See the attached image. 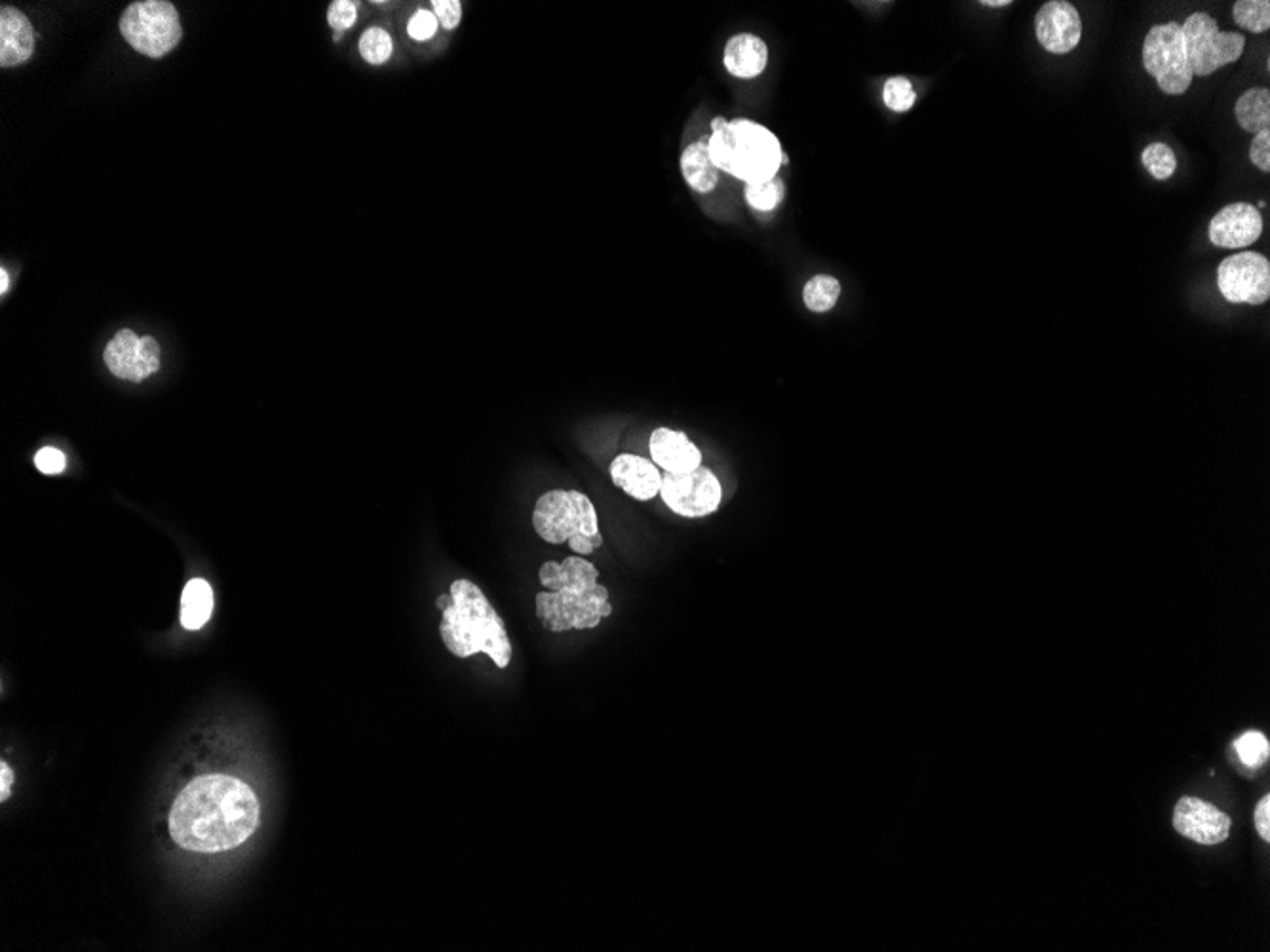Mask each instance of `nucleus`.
I'll use <instances>...</instances> for the list:
<instances>
[{
    "label": "nucleus",
    "instance_id": "1",
    "mask_svg": "<svg viewBox=\"0 0 1270 952\" xmlns=\"http://www.w3.org/2000/svg\"><path fill=\"white\" fill-rule=\"evenodd\" d=\"M259 813L258 796L248 784L230 775H202L171 806L169 834L190 852H227L255 833Z\"/></svg>",
    "mask_w": 1270,
    "mask_h": 952
},
{
    "label": "nucleus",
    "instance_id": "2",
    "mask_svg": "<svg viewBox=\"0 0 1270 952\" xmlns=\"http://www.w3.org/2000/svg\"><path fill=\"white\" fill-rule=\"evenodd\" d=\"M538 576L545 592L536 596V618L545 629L554 634L592 629L613 615L609 592L599 584L596 566L585 557H567L561 563L548 561Z\"/></svg>",
    "mask_w": 1270,
    "mask_h": 952
},
{
    "label": "nucleus",
    "instance_id": "3",
    "mask_svg": "<svg viewBox=\"0 0 1270 952\" xmlns=\"http://www.w3.org/2000/svg\"><path fill=\"white\" fill-rule=\"evenodd\" d=\"M436 605L444 613L439 635L451 655L472 658L484 653L498 669L508 667L512 643L507 625L474 582L465 578L455 580L449 594L439 597Z\"/></svg>",
    "mask_w": 1270,
    "mask_h": 952
},
{
    "label": "nucleus",
    "instance_id": "4",
    "mask_svg": "<svg viewBox=\"0 0 1270 952\" xmlns=\"http://www.w3.org/2000/svg\"><path fill=\"white\" fill-rule=\"evenodd\" d=\"M715 168L747 183L775 179L782 166V145L775 133L754 120H731L708 140Z\"/></svg>",
    "mask_w": 1270,
    "mask_h": 952
},
{
    "label": "nucleus",
    "instance_id": "5",
    "mask_svg": "<svg viewBox=\"0 0 1270 952\" xmlns=\"http://www.w3.org/2000/svg\"><path fill=\"white\" fill-rule=\"evenodd\" d=\"M533 526L548 544L567 542L580 556H590L603 544L596 508L578 491L557 489L540 496L533 512Z\"/></svg>",
    "mask_w": 1270,
    "mask_h": 952
},
{
    "label": "nucleus",
    "instance_id": "6",
    "mask_svg": "<svg viewBox=\"0 0 1270 952\" xmlns=\"http://www.w3.org/2000/svg\"><path fill=\"white\" fill-rule=\"evenodd\" d=\"M120 33L134 50L159 60L181 42L183 27L171 2L145 0L131 2L124 11Z\"/></svg>",
    "mask_w": 1270,
    "mask_h": 952
},
{
    "label": "nucleus",
    "instance_id": "7",
    "mask_svg": "<svg viewBox=\"0 0 1270 952\" xmlns=\"http://www.w3.org/2000/svg\"><path fill=\"white\" fill-rule=\"evenodd\" d=\"M1182 33L1192 75L1199 77H1208L1241 60L1246 48L1244 35L1223 33L1217 21L1204 12H1196L1183 21Z\"/></svg>",
    "mask_w": 1270,
    "mask_h": 952
},
{
    "label": "nucleus",
    "instance_id": "8",
    "mask_svg": "<svg viewBox=\"0 0 1270 952\" xmlns=\"http://www.w3.org/2000/svg\"><path fill=\"white\" fill-rule=\"evenodd\" d=\"M1143 65L1168 96H1183L1191 88L1192 69L1187 60L1182 25L1168 21L1154 25L1143 44Z\"/></svg>",
    "mask_w": 1270,
    "mask_h": 952
},
{
    "label": "nucleus",
    "instance_id": "9",
    "mask_svg": "<svg viewBox=\"0 0 1270 952\" xmlns=\"http://www.w3.org/2000/svg\"><path fill=\"white\" fill-rule=\"evenodd\" d=\"M660 496L665 506L677 516L687 519L712 516L723 498V489L712 470L700 467L689 474H668L662 476Z\"/></svg>",
    "mask_w": 1270,
    "mask_h": 952
},
{
    "label": "nucleus",
    "instance_id": "10",
    "mask_svg": "<svg viewBox=\"0 0 1270 952\" xmlns=\"http://www.w3.org/2000/svg\"><path fill=\"white\" fill-rule=\"evenodd\" d=\"M1221 295L1234 305H1263L1270 298L1269 258L1257 251H1242L1217 268Z\"/></svg>",
    "mask_w": 1270,
    "mask_h": 952
},
{
    "label": "nucleus",
    "instance_id": "11",
    "mask_svg": "<svg viewBox=\"0 0 1270 952\" xmlns=\"http://www.w3.org/2000/svg\"><path fill=\"white\" fill-rule=\"evenodd\" d=\"M105 364L115 377L141 382L160 369V347L152 337L140 338L122 329L105 348Z\"/></svg>",
    "mask_w": 1270,
    "mask_h": 952
},
{
    "label": "nucleus",
    "instance_id": "12",
    "mask_svg": "<svg viewBox=\"0 0 1270 952\" xmlns=\"http://www.w3.org/2000/svg\"><path fill=\"white\" fill-rule=\"evenodd\" d=\"M1173 829L1202 846L1225 843L1231 834L1232 820L1217 806L1196 796H1183L1173 808Z\"/></svg>",
    "mask_w": 1270,
    "mask_h": 952
},
{
    "label": "nucleus",
    "instance_id": "13",
    "mask_svg": "<svg viewBox=\"0 0 1270 952\" xmlns=\"http://www.w3.org/2000/svg\"><path fill=\"white\" fill-rule=\"evenodd\" d=\"M1035 30L1044 50L1060 56L1069 54L1081 42V14L1065 0L1046 2L1035 16Z\"/></svg>",
    "mask_w": 1270,
    "mask_h": 952
},
{
    "label": "nucleus",
    "instance_id": "14",
    "mask_svg": "<svg viewBox=\"0 0 1270 952\" xmlns=\"http://www.w3.org/2000/svg\"><path fill=\"white\" fill-rule=\"evenodd\" d=\"M1263 218L1259 209L1246 202L1229 204L1210 221V240L1223 249L1250 248L1261 239Z\"/></svg>",
    "mask_w": 1270,
    "mask_h": 952
},
{
    "label": "nucleus",
    "instance_id": "15",
    "mask_svg": "<svg viewBox=\"0 0 1270 952\" xmlns=\"http://www.w3.org/2000/svg\"><path fill=\"white\" fill-rule=\"evenodd\" d=\"M651 460L668 474H689L702 467L700 449L687 437L685 432L672 428H656L649 439Z\"/></svg>",
    "mask_w": 1270,
    "mask_h": 952
},
{
    "label": "nucleus",
    "instance_id": "16",
    "mask_svg": "<svg viewBox=\"0 0 1270 952\" xmlns=\"http://www.w3.org/2000/svg\"><path fill=\"white\" fill-rule=\"evenodd\" d=\"M611 479L626 495L635 500H651L660 495L662 476L655 462L639 455H618L611 462Z\"/></svg>",
    "mask_w": 1270,
    "mask_h": 952
},
{
    "label": "nucleus",
    "instance_id": "17",
    "mask_svg": "<svg viewBox=\"0 0 1270 952\" xmlns=\"http://www.w3.org/2000/svg\"><path fill=\"white\" fill-rule=\"evenodd\" d=\"M35 50V30L27 16L18 8L2 6L0 12V65L16 67L30 60Z\"/></svg>",
    "mask_w": 1270,
    "mask_h": 952
},
{
    "label": "nucleus",
    "instance_id": "18",
    "mask_svg": "<svg viewBox=\"0 0 1270 952\" xmlns=\"http://www.w3.org/2000/svg\"><path fill=\"white\" fill-rule=\"evenodd\" d=\"M769 61V48L763 40L750 33L735 35L724 46L723 63L736 79H755L763 73Z\"/></svg>",
    "mask_w": 1270,
    "mask_h": 952
},
{
    "label": "nucleus",
    "instance_id": "19",
    "mask_svg": "<svg viewBox=\"0 0 1270 952\" xmlns=\"http://www.w3.org/2000/svg\"><path fill=\"white\" fill-rule=\"evenodd\" d=\"M708 140H710V136L691 143L679 159V166H681V173L685 178L687 185L698 194L712 192L719 183V169L715 168L714 160L710 157Z\"/></svg>",
    "mask_w": 1270,
    "mask_h": 952
},
{
    "label": "nucleus",
    "instance_id": "20",
    "mask_svg": "<svg viewBox=\"0 0 1270 952\" xmlns=\"http://www.w3.org/2000/svg\"><path fill=\"white\" fill-rule=\"evenodd\" d=\"M211 610H213L211 585L202 578L190 580L181 596V624L183 627L189 632H197L202 625H206Z\"/></svg>",
    "mask_w": 1270,
    "mask_h": 952
},
{
    "label": "nucleus",
    "instance_id": "21",
    "mask_svg": "<svg viewBox=\"0 0 1270 952\" xmlns=\"http://www.w3.org/2000/svg\"><path fill=\"white\" fill-rule=\"evenodd\" d=\"M1234 115L1244 131L1257 136L1270 129V89L1250 88L1244 91L1236 101Z\"/></svg>",
    "mask_w": 1270,
    "mask_h": 952
},
{
    "label": "nucleus",
    "instance_id": "22",
    "mask_svg": "<svg viewBox=\"0 0 1270 952\" xmlns=\"http://www.w3.org/2000/svg\"><path fill=\"white\" fill-rule=\"evenodd\" d=\"M841 295V284L834 276H814L803 289L804 305L813 312H827L837 305Z\"/></svg>",
    "mask_w": 1270,
    "mask_h": 952
},
{
    "label": "nucleus",
    "instance_id": "23",
    "mask_svg": "<svg viewBox=\"0 0 1270 952\" xmlns=\"http://www.w3.org/2000/svg\"><path fill=\"white\" fill-rule=\"evenodd\" d=\"M1232 18L1242 29L1255 35L1270 29L1269 0H1238L1232 4Z\"/></svg>",
    "mask_w": 1270,
    "mask_h": 952
},
{
    "label": "nucleus",
    "instance_id": "24",
    "mask_svg": "<svg viewBox=\"0 0 1270 952\" xmlns=\"http://www.w3.org/2000/svg\"><path fill=\"white\" fill-rule=\"evenodd\" d=\"M357 50L364 60L368 61L369 65H383L392 58L394 51V40L392 35L383 27H369L362 33L360 42H357Z\"/></svg>",
    "mask_w": 1270,
    "mask_h": 952
},
{
    "label": "nucleus",
    "instance_id": "25",
    "mask_svg": "<svg viewBox=\"0 0 1270 952\" xmlns=\"http://www.w3.org/2000/svg\"><path fill=\"white\" fill-rule=\"evenodd\" d=\"M1232 751L1238 757L1244 766L1248 768H1261L1263 764L1269 761L1270 744L1267 736L1257 730H1250L1238 736L1232 742Z\"/></svg>",
    "mask_w": 1270,
    "mask_h": 952
},
{
    "label": "nucleus",
    "instance_id": "26",
    "mask_svg": "<svg viewBox=\"0 0 1270 952\" xmlns=\"http://www.w3.org/2000/svg\"><path fill=\"white\" fill-rule=\"evenodd\" d=\"M784 181L778 178L747 183L744 190L747 204L757 211H773L784 200Z\"/></svg>",
    "mask_w": 1270,
    "mask_h": 952
},
{
    "label": "nucleus",
    "instance_id": "27",
    "mask_svg": "<svg viewBox=\"0 0 1270 952\" xmlns=\"http://www.w3.org/2000/svg\"><path fill=\"white\" fill-rule=\"evenodd\" d=\"M1142 162L1152 178L1164 181L1170 179L1177 168V159L1166 143H1151L1143 150Z\"/></svg>",
    "mask_w": 1270,
    "mask_h": 952
},
{
    "label": "nucleus",
    "instance_id": "28",
    "mask_svg": "<svg viewBox=\"0 0 1270 952\" xmlns=\"http://www.w3.org/2000/svg\"><path fill=\"white\" fill-rule=\"evenodd\" d=\"M917 94L914 84L903 77L886 80L883 89L884 105L894 112H907L915 105Z\"/></svg>",
    "mask_w": 1270,
    "mask_h": 952
},
{
    "label": "nucleus",
    "instance_id": "29",
    "mask_svg": "<svg viewBox=\"0 0 1270 952\" xmlns=\"http://www.w3.org/2000/svg\"><path fill=\"white\" fill-rule=\"evenodd\" d=\"M437 29H439V21H437L436 14L428 8L415 11L407 23V35L417 42L434 39Z\"/></svg>",
    "mask_w": 1270,
    "mask_h": 952
},
{
    "label": "nucleus",
    "instance_id": "30",
    "mask_svg": "<svg viewBox=\"0 0 1270 952\" xmlns=\"http://www.w3.org/2000/svg\"><path fill=\"white\" fill-rule=\"evenodd\" d=\"M357 20V4L352 0H333L328 8V23L335 35L352 29Z\"/></svg>",
    "mask_w": 1270,
    "mask_h": 952
},
{
    "label": "nucleus",
    "instance_id": "31",
    "mask_svg": "<svg viewBox=\"0 0 1270 952\" xmlns=\"http://www.w3.org/2000/svg\"><path fill=\"white\" fill-rule=\"evenodd\" d=\"M432 12L436 14L442 29L455 30L460 25V20H463V2H458V0H434L432 2Z\"/></svg>",
    "mask_w": 1270,
    "mask_h": 952
},
{
    "label": "nucleus",
    "instance_id": "32",
    "mask_svg": "<svg viewBox=\"0 0 1270 952\" xmlns=\"http://www.w3.org/2000/svg\"><path fill=\"white\" fill-rule=\"evenodd\" d=\"M1250 159L1263 173L1270 171V129L1257 133L1251 141Z\"/></svg>",
    "mask_w": 1270,
    "mask_h": 952
},
{
    "label": "nucleus",
    "instance_id": "33",
    "mask_svg": "<svg viewBox=\"0 0 1270 952\" xmlns=\"http://www.w3.org/2000/svg\"><path fill=\"white\" fill-rule=\"evenodd\" d=\"M35 464L39 468L42 474H60L65 468V455L58 451L56 447H42L39 453L35 455Z\"/></svg>",
    "mask_w": 1270,
    "mask_h": 952
},
{
    "label": "nucleus",
    "instance_id": "34",
    "mask_svg": "<svg viewBox=\"0 0 1270 952\" xmlns=\"http://www.w3.org/2000/svg\"><path fill=\"white\" fill-rule=\"evenodd\" d=\"M1255 829L1265 843H1270V796L1265 794L1255 808Z\"/></svg>",
    "mask_w": 1270,
    "mask_h": 952
},
{
    "label": "nucleus",
    "instance_id": "35",
    "mask_svg": "<svg viewBox=\"0 0 1270 952\" xmlns=\"http://www.w3.org/2000/svg\"><path fill=\"white\" fill-rule=\"evenodd\" d=\"M12 782H14V772L11 766L6 763L0 764V801H6L11 796Z\"/></svg>",
    "mask_w": 1270,
    "mask_h": 952
},
{
    "label": "nucleus",
    "instance_id": "36",
    "mask_svg": "<svg viewBox=\"0 0 1270 952\" xmlns=\"http://www.w3.org/2000/svg\"><path fill=\"white\" fill-rule=\"evenodd\" d=\"M982 4L989 8H1004V6H1010L1012 0H983Z\"/></svg>",
    "mask_w": 1270,
    "mask_h": 952
},
{
    "label": "nucleus",
    "instance_id": "37",
    "mask_svg": "<svg viewBox=\"0 0 1270 952\" xmlns=\"http://www.w3.org/2000/svg\"><path fill=\"white\" fill-rule=\"evenodd\" d=\"M8 286H11L8 272L2 268V270H0V293H6V291H8Z\"/></svg>",
    "mask_w": 1270,
    "mask_h": 952
},
{
    "label": "nucleus",
    "instance_id": "38",
    "mask_svg": "<svg viewBox=\"0 0 1270 952\" xmlns=\"http://www.w3.org/2000/svg\"><path fill=\"white\" fill-rule=\"evenodd\" d=\"M726 124H729V120L723 119V117H717V119L712 120L710 128H712V131H717V129L724 128Z\"/></svg>",
    "mask_w": 1270,
    "mask_h": 952
},
{
    "label": "nucleus",
    "instance_id": "39",
    "mask_svg": "<svg viewBox=\"0 0 1270 952\" xmlns=\"http://www.w3.org/2000/svg\"><path fill=\"white\" fill-rule=\"evenodd\" d=\"M787 162H790V159H787V154H785V152H784V154H782V166H784V164H787Z\"/></svg>",
    "mask_w": 1270,
    "mask_h": 952
}]
</instances>
